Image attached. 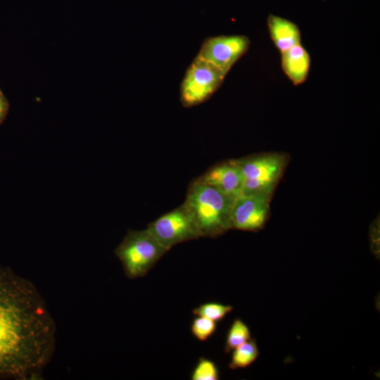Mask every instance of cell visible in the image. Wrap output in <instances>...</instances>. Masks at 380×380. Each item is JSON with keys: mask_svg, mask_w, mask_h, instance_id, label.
I'll return each instance as SVG.
<instances>
[{"mask_svg": "<svg viewBox=\"0 0 380 380\" xmlns=\"http://www.w3.org/2000/svg\"><path fill=\"white\" fill-rule=\"evenodd\" d=\"M168 251L147 229L129 230L115 251L126 276L135 279L145 276Z\"/></svg>", "mask_w": 380, "mask_h": 380, "instance_id": "3", "label": "cell"}, {"mask_svg": "<svg viewBox=\"0 0 380 380\" xmlns=\"http://www.w3.org/2000/svg\"><path fill=\"white\" fill-rule=\"evenodd\" d=\"M218 369L210 360L200 357L191 374L192 380H217Z\"/></svg>", "mask_w": 380, "mask_h": 380, "instance_id": "15", "label": "cell"}, {"mask_svg": "<svg viewBox=\"0 0 380 380\" xmlns=\"http://www.w3.org/2000/svg\"><path fill=\"white\" fill-rule=\"evenodd\" d=\"M215 329V321L201 316H197L191 326L192 334L200 341H207L214 334Z\"/></svg>", "mask_w": 380, "mask_h": 380, "instance_id": "16", "label": "cell"}, {"mask_svg": "<svg viewBox=\"0 0 380 380\" xmlns=\"http://www.w3.org/2000/svg\"><path fill=\"white\" fill-rule=\"evenodd\" d=\"M55 345V322L35 286L0 266V379H42Z\"/></svg>", "mask_w": 380, "mask_h": 380, "instance_id": "1", "label": "cell"}, {"mask_svg": "<svg viewBox=\"0 0 380 380\" xmlns=\"http://www.w3.org/2000/svg\"><path fill=\"white\" fill-rule=\"evenodd\" d=\"M8 110V103L4 96L3 93L0 90V124L4 120Z\"/></svg>", "mask_w": 380, "mask_h": 380, "instance_id": "18", "label": "cell"}, {"mask_svg": "<svg viewBox=\"0 0 380 380\" xmlns=\"http://www.w3.org/2000/svg\"><path fill=\"white\" fill-rule=\"evenodd\" d=\"M233 308L229 305L218 303H206L194 308L192 313L196 316H201L217 322L222 319Z\"/></svg>", "mask_w": 380, "mask_h": 380, "instance_id": "14", "label": "cell"}, {"mask_svg": "<svg viewBox=\"0 0 380 380\" xmlns=\"http://www.w3.org/2000/svg\"><path fill=\"white\" fill-rule=\"evenodd\" d=\"M258 355L257 344L251 338L233 350L229 367L232 369L247 367L255 362Z\"/></svg>", "mask_w": 380, "mask_h": 380, "instance_id": "12", "label": "cell"}, {"mask_svg": "<svg viewBox=\"0 0 380 380\" xmlns=\"http://www.w3.org/2000/svg\"><path fill=\"white\" fill-rule=\"evenodd\" d=\"M251 338L248 326L240 319H234L227 336L225 351L229 353Z\"/></svg>", "mask_w": 380, "mask_h": 380, "instance_id": "13", "label": "cell"}, {"mask_svg": "<svg viewBox=\"0 0 380 380\" xmlns=\"http://www.w3.org/2000/svg\"><path fill=\"white\" fill-rule=\"evenodd\" d=\"M198 179L234 198L241 194L244 181L243 175L236 160L217 165Z\"/></svg>", "mask_w": 380, "mask_h": 380, "instance_id": "9", "label": "cell"}, {"mask_svg": "<svg viewBox=\"0 0 380 380\" xmlns=\"http://www.w3.org/2000/svg\"><path fill=\"white\" fill-rule=\"evenodd\" d=\"M267 25L270 37L281 53L300 44L299 28L293 22L270 15Z\"/></svg>", "mask_w": 380, "mask_h": 380, "instance_id": "11", "label": "cell"}, {"mask_svg": "<svg viewBox=\"0 0 380 380\" xmlns=\"http://www.w3.org/2000/svg\"><path fill=\"white\" fill-rule=\"evenodd\" d=\"M244 179L262 180L277 184L287 163L286 156L268 153L236 160Z\"/></svg>", "mask_w": 380, "mask_h": 380, "instance_id": "8", "label": "cell"}, {"mask_svg": "<svg viewBox=\"0 0 380 380\" xmlns=\"http://www.w3.org/2000/svg\"><path fill=\"white\" fill-rule=\"evenodd\" d=\"M271 194H241L234 200L231 210V229L258 231L265 224L270 210Z\"/></svg>", "mask_w": 380, "mask_h": 380, "instance_id": "7", "label": "cell"}, {"mask_svg": "<svg viewBox=\"0 0 380 380\" xmlns=\"http://www.w3.org/2000/svg\"><path fill=\"white\" fill-rule=\"evenodd\" d=\"M146 229L168 251L178 243L202 237L184 203L151 222Z\"/></svg>", "mask_w": 380, "mask_h": 380, "instance_id": "4", "label": "cell"}, {"mask_svg": "<svg viewBox=\"0 0 380 380\" xmlns=\"http://www.w3.org/2000/svg\"><path fill=\"white\" fill-rule=\"evenodd\" d=\"M235 198L195 179L184 204L191 213L202 236H218L231 229V210Z\"/></svg>", "mask_w": 380, "mask_h": 380, "instance_id": "2", "label": "cell"}, {"mask_svg": "<svg viewBox=\"0 0 380 380\" xmlns=\"http://www.w3.org/2000/svg\"><path fill=\"white\" fill-rule=\"evenodd\" d=\"M281 61L284 72L295 85H299L306 80L310 67V57L300 44L281 52Z\"/></svg>", "mask_w": 380, "mask_h": 380, "instance_id": "10", "label": "cell"}, {"mask_svg": "<svg viewBox=\"0 0 380 380\" xmlns=\"http://www.w3.org/2000/svg\"><path fill=\"white\" fill-rule=\"evenodd\" d=\"M250 41L246 36H217L206 39L197 57L208 62L225 75L246 53Z\"/></svg>", "mask_w": 380, "mask_h": 380, "instance_id": "6", "label": "cell"}, {"mask_svg": "<svg viewBox=\"0 0 380 380\" xmlns=\"http://www.w3.org/2000/svg\"><path fill=\"white\" fill-rule=\"evenodd\" d=\"M277 184L252 179H244L241 194H253L258 193L272 194Z\"/></svg>", "mask_w": 380, "mask_h": 380, "instance_id": "17", "label": "cell"}, {"mask_svg": "<svg viewBox=\"0 0 380 380\" xmlns=\"http://www.w3.org/2000/svg\"><path fill=\"white\" fill-rule=\"evenodd\" d=\"M225 75L208 62L196 57L181 84V101L193 106L207 100L221 85Z\"/></svg>", "mask_w": 380, "mask_h": 380, "instance_id": "5", "label": "cell"}]
</instances>
